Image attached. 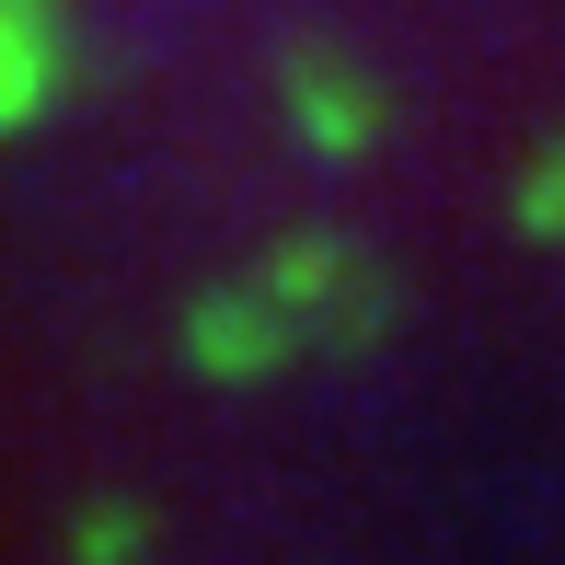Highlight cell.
<instances>
[{
	"instance_id": "6da1fadb",
	"label": "cell",
	"mask_w": 565,
	"mask_h": 565,
	"mask_svg": "<svg viewBox=\"0 0 565 565\" xmlns=\"http://www.w3.org/2000/svg\"><path fill=\"white\" fill-rule=\"evenodd\" d=\"M46 70H58V46H46V23L23 12V0H0V127H12V116H35Z\"/></svg>"
}]
</instances>
